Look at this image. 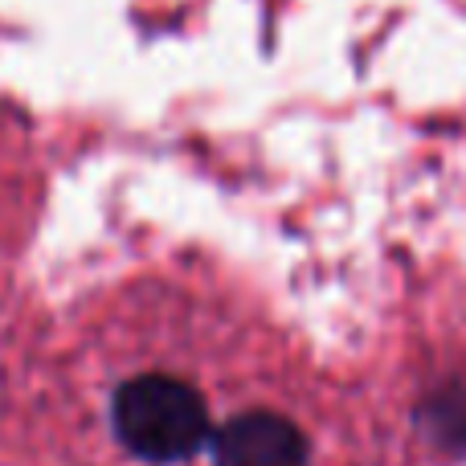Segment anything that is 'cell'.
<instances>
[{"instance_id":"obj_1","label":"cell","mask_w":466,"mask_h":466,"mask_svg":"<svg viewBox=\"0 0 466 466\" xmlns=\"http://www.w3.org/2000/svg\"><path fill=\"white\" fill-rule=\"evenodd\" d=\"M115 434L147 462H180L209 438L205 401L177 377H136L115 393Z\"/></svg>"},{"instance_id":"obj_2","label":"cell","mask_w":466,"mask_h":466,"mask_svg":"<svg viewBox=\"0 0 466 466\" xmlns=\"http://www.w3.org/2000/svg\"><path fill=\"white\" fill-rule=\"evenodd\" d=\"M218 466H303L307 462V442L287 418L279 413H241L233 418L218 438Z\"/></svg>"},{"instance_id":"obj_3","label":"cell","mask_w":466,"mask_h":466,"mask_svg":"<svg viewBox=\"0 0 466 466\" xmlns=\"http://www.w3.org/2000/svg\"><path fill=\"white\" fill-rule=\"evenodd\" d=\"M438 430L446 434V442H466V389L451 397V401H438Z\"/></svg>"}]
</instances>
